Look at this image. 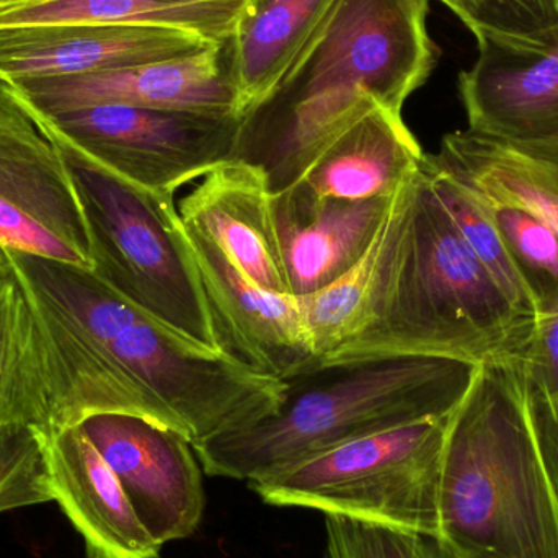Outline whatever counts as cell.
Returning a JSON list of instances; mask_svg holds the SVG:
<instances>
[{
  "label": "cell",
  "mask_w": 558,
  "mask_h": 558,
  "mask_svg": "<svg viewBox=\"0 0 558 558\" xmlns=\"http://www.w3.org/2000/svg\"><path fill=\"white\" fill-rule=\"evenodd\" d=\"M428 12L429 0H331L277 87L242 117L231 160L258 167L275 195L374 105L402 113L438 62Z\"/></svg>",
  "instance_id": "obj_1"
},
{
  "label": "cell",
  "mask_w": 558,
  "mask_h": 558,
  "mask_svg": "<svg viewBox=\"0 0 558 558\" xmlns=\"http://www.w3.org/2000/svg\"><path fill=\"white\" fill-rule=\"evenodd\" d=\"M536 324L469 247L420 166L373 314L320 366L386 356L520 364Z\"/></svg>",
  "instance_id": "obj_2"
},
{
  "label": "cell",
  "mask_w": 558,
  "mask_h": 558,
  "mask_svg": "<svg viewBox=\"0 0 558 558\" xmlns=\"http://www.w3.org/2000/svg\"><path fill=\"white\" fill-rule=\"evenodd\" d=\"M475 364L386 356L318 366L284 380L277 410L193 446L211 477L255 482L318 452L422 420L446 418Z\"/></svg>",
  "instance_id": "obj_3"
},
{
  "label": "cell",
  "mask_w": 558,
  "mask_h": 558,
  "mask_svg": "<svg viewBox=\"0 0 558 558\" xmlns=\"http://www.w3.org/2000/svg\"><path fill=\"white\" fill-rule=\"evenodd\" d=\"M438 537L459 558H558V507L520 364L478 367L449 416Z\"/></svg>",
  "instance_id": "obj_4"
},
{
  "label": "cell",
  "mask_w": 558,
  "mask_h": 558,
  "mask_svg": "<svg viewBox=\"0 0 558 558\" xmlns=\"http://www.w3.org/2000/svg\"><path fill=\"white\" fill-rule=\"evenodd\" d=\"M62 153L87 225L92 274L193 343L225 353L173 198Z\"/></svg>",
  "instance_id": "obj_5"
},
{
  "label": "cell",
  "mask_w": 558,
  "mask_h": 558,
  "mask_svg": "<svg viewBox=\"0 0 558 558\" xmlns=\"http://www.w3.org/2000/svg\"><path fill=\"white\" fill-rule=\"evenodd\" d=\"M449 416L343 442L248 485L274 507L307 508L325 517L438 536Z\"/></svg>",
  "instance_id": "obj_6"
},
{
  "label": "cell",
  "mask_w": 558,
  "mask_h": 558,
  "mask_svg": "<svg viewBox=\"0 0 558 558\" xmlns=\"http://www.w3.org/2000/svg\"><path fill=\"white\" fill-rule=\"evenodd\" d=\"M26 108L65 153L169 198L232 159L242 123V117L235 114L124 105H97L56 114Z\"/></svg>",
  "instance_id": "obj_7"
},
{
  "label": "cell",
  "mask_w": 558,
  "mask_h": 558,
  "mask_svg": "<svg viewBox=\"0 0 558 558\" xmlns=\"http://www.w3.org/2000/svg\"><path fill=\"white\" fill-rule=\"evenodd\" d=\"M0 247L92 267L68 159L5 82H0Z\"/></svg>",
  "instance_id": "obj_8"
},
{
  "label": "cell",
  "mask_w": 558,
  "mask_h": 558,
  "mask_svg": "<svg viewBox=\"0 0 558 558\" xmlns=\"http://www.w3.org/2000/svg\"><path fill=\"white\" fill-rule=\"evenodd\" d=\"M81 428L159 546L198 530L206 505L203 468L185 436L128 413H98Z\"/></svg>",
  "instance_id": "obj_9"
},
{
  "label": "cell",
  "mask_w": 558,
  "mask_h": 558,
  "mask_svg": "<svg viewBox=\"0 0 558 558\" xmlns=\"http://www.w3.org/2000/svg\"><path fill=\"white\" fill-rule=\"evenodd\" d=\"M7 85L29 108L45 114L124 105L242 117L231 39L185 58L68 77L25 78Z\"/></svg>",
  "instance_id": "obj_10"
},
{
  "label": "cell",
  "mask_w": 558,
  "mask_h": 558,
  "mask_svg": "<svg viewBox=\"0 0 558 558\" xmlns=\"http://www.w3.org/2000/svg\"><path fill=\"white\" fill-rule=\"evenodd\" d=\"M185 232L225 353L279 380L315 369L299 299L262 288L202 232Z\"/></svg>",
  "instance_id": "obj_11"
},
{
  "label": "cell",
  "mask_w": 558,
  "mask_h": 558,
  "mask_svg": "<svg viewBox=\"0 0 558 558\" xmlns=\"http://www.w3.org/2000/svg\"><path fill=\"white\" fill-rule=\"evenodd\" d=\"M459 74L468 130L510 143L558 140V35L546 45L481 32Z\"/></svg>",
  "instance_id": "obj_12"
},
{
  "label": "cell",
  "mask_w": 558,
  "mask_h": 558,
  "mask_svg": "<svg viewBox=\"0 0 558 558\" xmlns=\"http://www.w3.org/2000/svg\"><path fill=\"white\" fill-rule=\"evenodd\" d=\"M225 43V41H222ZM218 43L157 25L46 23L0 29V82L68 77L198 54Z\"/></svg>",
  "instance_id": "obj_13"
},
{
  "label": "cell",
  "mask_w": 558,
  "mask_h": 558,
  "mask_svg": "<svg viewBox=\"0 0 558 558\" xmlns=\"http://www.w3.org/2000/svg\"><path fill=\"white\" fill-rule=\"evenodd\" d=\"M392 198H322L302 182L271 195L289 292L314 294L351 270L373 244Z\"/></svg>",
  "instance_id": "obj_14"
},
{
  "label": "cell",
  "mask_w": 558,
  "mask_h": 558,
  "mask_svg": "<svg viewBox=\"0 0 558 558\" xmlns=\"http://www.w3.org/2000/svg\"><path fill=\"white\" fill-rule=\"evenodd\" d=\"M186 228L215 242L242 274L268 291L289 292L265 173L241 160L209 170L180 202Z\"/></svg>",
  "instance_id": "obj_15"
},
{
  "label": "cell",
  "mask_w": 558,
  "mask_h": 558,
  "mask_svg": "<svg viewBox=\"0 0 558 558\" xmlns=\"http://www.w3.org/2000/svg\"><path fill=\"white\" fill-rule=\"evenodd\" d=\"M48 462L52 501L81 534L87 558H159L162 546L81 425L52 433Z\"/></svg>",
  "instance_id": "obj_16"
},
{
  "label": "cell",
  "mask_w": 558,
  "mask_h": 558,
  "mask_svg": "<svg viewBox=\"0 0 558 558\" xmlns=\"http://www.w3.org/2000/svg\"><path fill=\"white\" fill-rule=\"evenodd\" d=\"M428 157L487 205L526 209L558 234V140L510 143L454 131Z\"/></svg>",
  "instance_id": "obj_17"
},
{
  "label": "cell",
  "mask_w": 558,
  "mask_h": 558,
  "mask_svg": "<svg viewBox=\"0 0 558 558\" xmlns=\"http://www.w3.org/2000/svg\"><path fill=\"white\" fill-rule=\"evenodd\" d=\"M423 157L402 113L374 105L315 156L299 182L322 198H389L418 172Z\"/></svg>",
  "instance_id": "obj_18"
},
{
  "label": "cell",
  "mask_w": 558,
  "mask_h": 558,
  "mask_svg": "<svg viewBox=\"0 0 558 558\" xmlns=\"http://www.w3.org/2000/svg\"><path fill=\"white\" fill-rule=\"evenodd\" d=\"M247 0H13L0 7V29L46 23L157 25L186 29L213 43L234 35Z\"/></svg>",
  "instance_id": "obj_19"
},
{
  "label": "cell",
  "mask_w": 558,
  "mask_h": 558,
  "mask_svg": "<svg viewBox=\"0 0 558 558\" xmlns=\"http://www.w3.org/2000/svg\"><path fill=\"white\" fill-rule=\"evenodd\" d=\"M331 0H247L232 35L242 117L264 100L317 28Z\"/></svg>",
  "instance_id": "obj_20"
},
{
  "label": "cell",
  "mask_w": 558,
  "mask_h": 558,
  "mask_svg": "<svg viewBox=\"0 0 558 558\" xmlns=\"http://www.w3.org/2000/svg\"><path fill=\"white\" fill-rule=\"evenodd\" d=\"M413 177L393 195L379 232L360 262L327 288L298 298L318 366L369 320L399 242Z\"/></svg>",
  "instance_id": "obj_21"
},
{
  "label": "cell",
  "mask_w": 558,
  "mask_h": 558,
  "mask_svg": "<svg viewBox=\"0 0 558 558\" xmlns=\"http://www.w3.org/2000/svg\"><path fill=\"white\" fill-rule=\"evenodd\" d=\"M9 426H32L48 438L54 433L45 347L12 265L0 275V429Z\"/></svg>",
  "instance_id": "obj_22"
},
{
  "label": "cell",
  "mask_w": 558,
  "mask_h": 558,
  "mask_svg": "<svg viewBox=\"0 0 558 558\" xmlns=\"http://www.w3.org/2000/svg\"><path fill=\"white\" fill-rule=\"evenodd\" d=\"M422 167L442 205L454 219L462 238L477 255L478 260L485 265L495 282L500 286L505 295L510 299L511 304L523 314L539 318L536 299L514 265L488 206L448 173L439 170L429 160L428 154L423 157Z\"/></svg>",
  "instance_id": "obj_23"
},
{
  "label": "cell",
  "mask_w": 558,
  "mask_h": 558,
  "mask_svg": "<svg viewBox=\"0 0 558 558\" xmlns=\"http://www.w3.org/2000/svg\"><path fill=\"white\" fill-rule=\"evenodd\" d=\"M487 206L514 265L536 299L539 314H547L558 305L557 232L526 209Z\"/></svg>",
  "instance_id": "obj_24"
},
{
  "label": "cell",
  "mask_w": 558,
  "mask_h": 558,
  "mask_svg": "<svg viewBox=\"0 0 558 558\" xmlns=\"http://www.w3.org/2000/svg\"><path fill=\"white\" fill-rule=\"evenodd\" d=\"M325 558H459L432 534L327 517Z\"/></svg>",
  "instance_id": "obj_25"
},
{
  "label": "cell",
  "mask_w": 558,
  "mask_h": 558,
  "mask_svg": "<svg viewBox=\"0 0 558 558\" xmlns=\"http://www.w3.org/2000/svg\"><path fill=\"white\" fill-rule=\"evenodd\" d=\"M48 445L32 426L0 429V513L52 501Z\"/></svg>",
  "instance_id": "obj_26"
},
{
  "label": "cell",
  "mask_w": 558,
  "mask_h": 558,
  "mask_svg": "<svg viewBox=\"0 0 558 558\" xmlns=\"http://www.w3.org/2000/svg\"><path fill=\"white\" fill-rule=\"evenodd\" d=\"M462 23L474 36L488 32L546 45L558 35V0H462Z\"/></svg>",
  "instance_id": "obj_27"
},
{
  "label": "cell",
  "mask_w": 558,
  "mask_h": 558,
  "mask_svg": "<svg viewBox=\"0 0 558 558\" xmlns=\"http://www.w3.org/2000/svg\"><path fill=\"white\" fill-rule=\"evenodd\" d=\"M520 367L527 384L547 396H558V305L537 318Z\"/></svg>",
  "instance_id": "obj_28"
},
{
  "label": "cell",
  "mask_w": 558,
  "mask_h": 558,
  "mask_svg": "<svg viewBox=\"0 0 558 558\" xmlns=\"http://www.w3.org/2000/svg\"><path fill=\"white\" fill-rule=\"evenodd\" d=\"M524 389L537 451L558 507V396H547L543 390L527 384L526 379Z\"/></svg>",
  "instance_id": "obj_29"
},
{
  "label": "cell",
  "mask_w": 558,
  "mask_h": 558,
  "mask_svg": "<svg viewBox=\"0 0 558 558\" xmlns=\"http://www.w3.org/2000/svg\"><path fill=\"white\" fill-rule=\"evenodd\" d=\"M439 2L445 3L451 12H454L459 19L464 20V7H462V0H439Z\"/></svg>",
  "instance_id": "obj_30"
},
{
  "label": "cell",
  "mask_w": 558,
  "mask_h": 558,
  "mask_svg": "<svg viewBox=\"0 0 558 558\" xmlns=\"http://www.w3.org/2000/svg\"><path fill=\"white\" fill-rule=\"evenodd\" d=\"M10 268L9 257H7V252L0 247V275L5 274Z\"/></svg>",
  "instance_id": "obj_31"
},
{
  "label": "cell",
  "mask_w": 558,
  "mask_h": 558,
  "mask_svg": "<svg viewBox=\"0 0 558 558\" xmlns=\"http://www.w3.org/2000/svg\"><path fill=\"white\" fill-rule=\"evenodd\" d=\"M10 2H13V0H0V7L7 5Z\"/></svg>",
  "instance_id": "obj_32"
}]
</instances>
